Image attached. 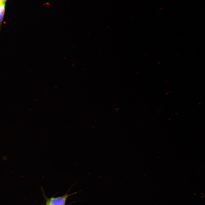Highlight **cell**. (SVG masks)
Segmentation results:
<instances>
[{"label": "cell", "mask_w": 205, "mask_h": 205, "mask_svg": "<svg viewBox=\"0 0 205 205\" xmlns=\"http://www.w3.org/2000/svg\"><path fill=\"white\" fill-rule=\"evenodd\" d=\"M69 196L66 194L62 196L51 198L47 200L46 205H65L67 198Z\"/></svg>", "instance_id": "6da1fadb"}, {"label": "cell", "mask_w": 205, "mask_h": 205, "mask_svg": "<svg viewBox=\"0 0 205 205\" xmlns=\"http://www.w3.org/2000/svg\"><path fill=\"white\" fill-rule=\"evenodd\" d=\"M5 10V4L0 2V32L3 21Z\"/></svg>", "instance_id": "7a4b0ae2"}, {"label": "cell", "mask_w": 205, "mask_h": 205, "mask_svg": "<svg viewBox=\"0 0 205 205\" xmlns=\"http://www.w3.org/2000/svg\"><path fill=\"white\" fill-rule=\"evenodd\" d=\"M7 0H1L0 2L2 3L3 4H5V3L7 2Z\"/></svg>", "instance_id": "3957f363"}]
</instances>
